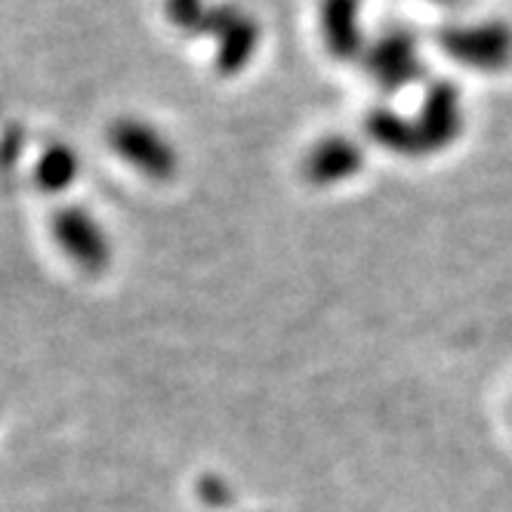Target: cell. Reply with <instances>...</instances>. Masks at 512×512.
Wrapping results in <instances>:
<instances>
[{
    "label": "cell",
    "instance_id": "obj_1",
    "mask_svg": "<svg viewBox=\"0 0 512 512\" xmlns=\"http://www.w3.org/2000/svg\"><path fill=\"white\" fill-rule=\"evenodd\" d=\"M371 133L398 152H417V149H438L457 136L460 130V93L451 84H435L426 96V108L417 127H408L389 112L371 115Z\"/></svg>",
    "mask_w": 512,
    "mask_h": 512
},
{
    "label": "cell",
    "instance_id": "obj_2",
    "mask_svg": "<svg viewBox=\"0 0 512 512\" xmlns=\"http://www.w3.org/2000/svg\"><path fill=\"white\" fill-rule=\"evenodd\" d=\"M438 47L454 62L482 71H497L512 62V28L503 22L448 25L438 31Z\"/></svg>",
    "mask_w": 512,
    "mask_h": 512
},
{
    "label": "cell",
    "instance_id": "obj_3",
    "mask_svg": "<svg viewBox=\"0 0 512 512\" xmlns=\"http://www.w3.org/2000/svg\"><path fill=\"white\" fill-rule=\"evenodd\" d=\"M364 68L371 71L374 81L383 90H401L414 84L423 75L420 53H417V38L411 31H389L377 44L364 50Z\"/></svg>",
    "mask_w": 512,
    "mask_h": 512
},
{
    "label": "cell",
    "instance_id": "obj_4",
    "mask_svg": "<svg viewBox=\"0 0 512 512\" xmlns=\"http://www.w3.org/2000/svg\"><path fill=\"white\" fill-rule=\"evenodd\" d=\"M204 31H213L219 38V71H226V75H232V71L244 68L247 59L253 56L256 44H260V28H256V22L235 10V7H213L204 13V22H201Z\"/></svg>",
    "mask_w": 512,
    "mask_h": 512
},
{
    "label": "cell",
    "instance_id": "obj_5",
    "mask_svg": "<svg viewBox=\"0 0 512 512\" xmlns=\"http://www.w3.org/2000/svg\"><path fill=\"white\" fill-rule=\"evenodd\" d=\"M321 31L324 44L334 59L364 56L361 38V0H324L321 4Z\"/></svg>",
    "mask_w": 512,
    "mask_h": 512
},
{
    "label": "cell",
    "instance_id": "obj_6",
    "mask_svg": "<svg viewBox=\"0 0 512 512\" xmlns=\"http://www.w3.org/2000/svg\"><path fill=\"white\" fill-rule=\"evenodd\" d=\"M361 167V152L355 149V145H349L346 139H331L324 142L321 149L312 155V173L318 179H340L352 170Z\"/></svg>",
    "mask_w": 512,
    "mask_h": 512
},
{
    "label": "cell",
    "instance_id": "obj_7",
    "mask_svg": "<svg viewBox=\"0 0 512 512\" xmlns=\"http://www.w3.org/2000/svg\"><path fill=\"white\" fill-rule=\"evenodd\" d=\"M118 142L124 145L127 152L139 155L142 161L149 164H167V155H164V145L145 130V127H136V124H124L121 133H118Z\"/></svg>",
    "mask_w": 512,
    "mask_h": 512
},
{
    "label": "cell",
    "instance_id": "obj_8",
    "mask_svg": "<svg viewBox=\"0 0 512 512\" xmlns=\"http://www.w3.org/2000/svg\"><path fill=\"white\" fill-rule=\"evenodd\" d=\"M204 13L207 10L201 0H167V16L179 28H201Z\"/></svg>",
    "mask_w": 512,
    "mask_h": 512
},
{
    "label": "cell",
    "instance_id": "obj_9",
    "mask_svg": "<svg viewBox=\"0 0 512 512\" xmlns=\"http://www.w3.org/2000/svg\"><path fill=\"white\" fill-rule=\"evenodd\" d=\"M442 4H454V0H442Z\"/></svg>",
    "mask_w": 512,
    "mask_h": 512
}]
</instances>
